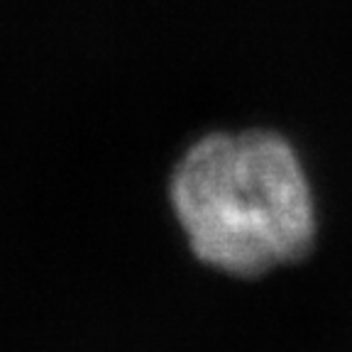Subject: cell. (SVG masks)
Wrapping results in <instances>:
<instances>
[{
  "label": "cell",
  "instance_id": "1",
  "mask_svg": "<svg viewBox=\"0 0 352 352\" xmlns=\"http://www.w3.org/2000/svg\"><path fill=\"white\" fill-rule=\"evenodd\" d=\"M166 204L201 267L254 281L306 262L318 242V204L306 160L274 127L210 130L166 176Z\"/></svg>",
  "mask_w": 352,
  "mask_h": 352
}]
</instances>
